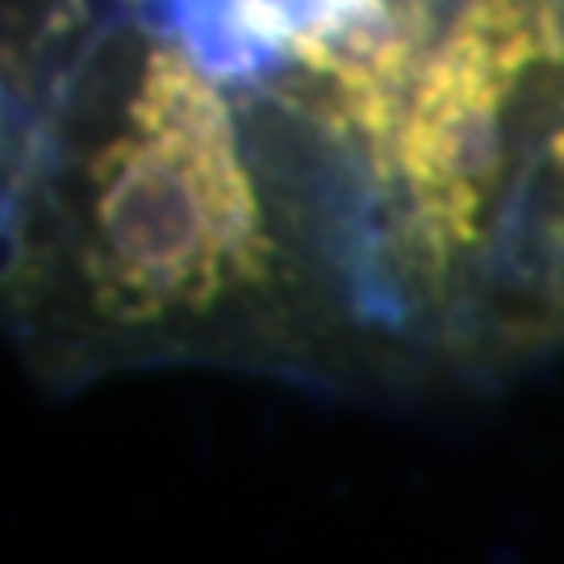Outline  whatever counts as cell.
Wrapping results in <instances>:
<instances>
[{
    "instance_id": "cell-1",
    "label": "cell",
    "mask_w": 564,
    "mask_h": 564,
    "mask_svg": "<svg viewBox=\"0 0 564 564\" xmlns=\"http://www.w3.org/2000/svg\"><path fill=\"white\" fill-rule=\"evenodd\" d=\"M42 101L9 155L4 323L46 389L134 368H235L384 393L360 314L181 30L46 0Z\"/></svg>"
},
{
    "instance_id": "cell-2",
    "label": "cell",
    "mask_w": 564,
    "mask_h": 564,
    "mask_svg": "<svg viewBox=\"0 0 564 564\" xmlns=\"http://www.w3.org/2000/svg\"><path fill=\"white\" fill-rule=\"evenodd\" d=\"M514 256L564 318V51L547 67L531 118Z\"/></svg>"
}]
</instances>
